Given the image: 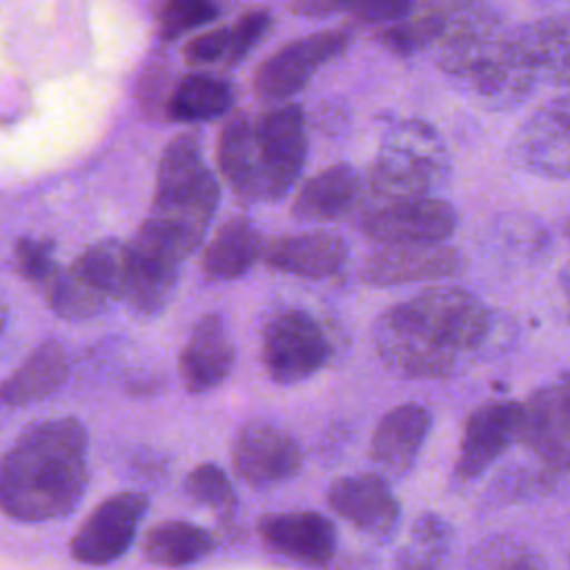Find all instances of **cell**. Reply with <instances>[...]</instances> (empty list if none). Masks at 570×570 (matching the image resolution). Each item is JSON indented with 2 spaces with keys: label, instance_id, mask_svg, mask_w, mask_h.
<instances>
[{
  "label": "cell",
  "instance_id": "d6986e66",
  "mask_svg": "<svg viewBox=\"0 0 570 570\" xmlns=\"http://www.w3.org/2000/svg\"><path fill=\"white\" fill-rule=\"evenodd\" d=\"M258 532L274 550L303 563L321 566L336 552L334 523L312 510L263 514Z\"/></svg>",
  "mask_w": 570,
  "mask_h": 570
},
{
  "label": "cell",
  "instance_id": "5bb4252c",
  "mask_svg": "<svg viewBox=\"0 0 570 570\" xmlns=\"http://www.w3.org/2000/svg\"><path fill=\"white\" fill-rule=\"evenodd\" d=\"M519 441L550 468H570V376L521 403Z\"/></svg>",
  "mask_w": 570,
  "mask_h": 570
},
{
  "label": "cell",
  "instance_id": "7c38bea8",
  "mask_svg": "<svg viewBox=\"0 0 570 570\" xmlns=\"http://www.w3.org/2000/svg\"><path fill=\"white\" fill-rule=\"evenodd\" d=\"M459 216L454 207L441 198L416 196L401 200H383L381 207L370 209L361 227L381 243H443L456 229Z\"/></svg>",
  "mask_w": 570,
  "mask_h": 570
},
{
  "label": "cell",
  "instance_id": "484cf974",
  "mask_svg": "<svg viewBox=\"0 0 570 570\" xmlns=\"http://www.w3.org/2000/svg\"><path fill=\"white\" fill-rule=\"evenodd\" d=\"M218 167L229 189L240 200H261L254 120L245 114H236L223 127L218 138Z\"/></svg>",
  "mask_w": 570,
  "mask_h": 570
},
{
  "label": "cell",
  "instance_id": "4316f807",
  "mask_svg": "<svg viewBox=\"0 0 570 570\" xmlns=\"http://www.w3.org/2000/svg\"><path fill=\"white\" fill-rule=\"evenodd\" d=\"M214 548V539L207 530L189 521H160L149 528L142 541V554L167 568H180L196 563Z\"/></svg>",
  "mask_w": 570,
  "mask_h": 570
},
{
  "label": "cell",
  "instance_id": "60d3db41",
  "mask_svg": "<svg viewBox=\"0 0 570 570\" xmlns=\"http://www.w3.org/2000/svg\"><path fill=\"white\" fill-rule=\"evenodd\" d=\"M566 236H568V238H570V220H568V223H566Z\"/></svg>",
  "mask_w": 570,
  "mask_h": 570
},
{
  "label": "cell",
  "instance_id": "9a60e30c",
  "mask_svg": "<svg viewBox=\"0 0 570 570\" xmlns=\"http://www.w3.org/2000/svg\"><path fill=\"white\" fill-rule=\"evenodd\" d=\"M461 267V254L445 243H390L365 258L361 276L370 285L387 287L448 278L459 274Z\"/></svg>",
  "mask_w": 570,
  "mask_h": 570
},
{
  "label": "cell",
  "instance_id": "1f68e13d",
  "mask_svg": "<svg viewBox=\"0 0 570 570\" xmlns=\"http://www.w3.org/2000/svg\"><path fill=\"white\" fill-rule=\"evenodd\" d=\"M13 267L16 272L33 283L38 289L47 292L56 283L58 274L62 272L56 263V252L53 243L49 238H33V236H22L13 245Z\"/></svg>",
  "mask_w": 570,
  "mask_h": 570
},
{
  "label": "cell",
  "instance_id": "3957f363",
  "mask_svg": "<svg viewBox=\"0 0 570 570\" xmlns=\"http://www.w3.org/2000/svg\"><path fill=\"white\" fill-rule=\"evenodd\" d=\"M218 196V183L200 156L196 136L180 134L165 147L158 160L147 220L189 256L216 214Z\"/></svg>",
  "mask_w": 570,
  "mask_h": 570
},
{
  "label": "cell",
  "instance_id": "836d02e7",
  "mask_svg": "<svg viewBox=\"0 0 570 570\" xmlns=\"http://www.w3.org/2000/svg\"><path fill=\"white\" fill-rule=\"evenodd\" d=\"M218 16V7L212 0L205 2H163L160 9V36L165 40L178 38Z\"/></svg>",
  "mask_w": 570,
  "mask_h": 570
},
{
  "label": "cell",
  "instance_id": "f1b7e54d",
  "mask_svg": "<svg viewBox=\"0 0 570 570\" xmlns=\"http://www.w3.org/2000/svg\"><path fill=\"white\" fill-rule=\"evenodd\" d=\"M416 0H292L289 9L298 16L350 13L365 24H390L414 9Z\"/></svg>",
  "mask_w": 570,
  "mask_h": 570
},
{
  "label": "cell",
  "instance_id": "cb8c5ba5",
  "mask_svg": "<svg viewBox=\"0 0 570 570\" xmlns=\"http://www.w3.org/2000/svg\"><path fill=\"white\" fill-rule=\"evenodd\" d=\"M514 36L539 82L570 87V16L525 24Z\"/></svg>",
  "mask_w": 570,
  "mask_h": 570
},
{
  "label": "cell",
  "instance_id": "8d00e7d4",
  "mask_svg": "<svg viewBox=\"0 0 570 570\" xmlns=\"http://www.w3.org/2000/svg\"><path fill=\"white\" fill-rule=\"evenodd\" d=\"M167 67L165 65H151V69L145 73V80L140 82V98H142V105L151 109H158L163 107L160 105V98L165 96V100H169V85H167Z\"/></svg>",
  "mask_w": 570,
  "mask_h": 570
},
{
  "label": "cell",
  "instance_id": "7a4b0ae2",
  "mask_svg": "<svg viewBox=\"0 0 570 570\" xmlns=\"http://www.w3.org/2000/svg\"><path fill=\"white\" fill-rule=\"evenodd\" d=\"M87 432L73 416L24 430L0 456V510L27 523L69 514L87 490Z\"/></svg>",
  "mask_w": 570,
  "mask_h": 570
},
{
  "label": "cell",
  "instance_id": "6da1fadb",
  "mask_svg": "<svg viewBox=\"0 0 570 570\" xmlns=\"http://www.w3.org/2000/svg\"><path fill=\"white\" fill-rule=\"evenodd\" d=\"M490 330L485 305L463 287H430L383 312L372 330L381 363L405 379L450 376Z\"/></svg>",
  "mask_w": 570,
  "mask_h": 570
},
{
  "label": "cell",
  "instance_id": "4dcf8cb0",
  "mask_svg": "<svg viewBox=\"0 0 570 570\" xmlns=\"http://www.w3.org/2000/svg\"><path fill=\"white\" fill-rule=\"evenodd\" d=\"M468 566L470 570H548L546 559L514 537H492L476 543Z\"/></svg>",
  "mask_w": 570,
  "mask_h": 570
},
{
  "label": "cell",
  "instance_id": "603a6c76",
  "mask_svg": "<svg viewBox=\"0 0 570 570\" xmlns=\"http://www.w3.org/2000/svg\"><path fill=\"white\" fill-rule=\"evenodd\" d=\"M69 374L65 347L58 341L40 343L2 383L0 403L29 405L53 394Z\"/></svg>",
  "mask_w": 570,
  "mask_h": 570
},
{
  "label": "cell",
  "instance_id": "d590c367",
  "mask_svg": "<svg viewBox=\"0 0 570 570\" xmlns=\"http://www.w3.org/2000/svg\"><path fill=\"white\" fill-rule=\"evenodd\" d=\"M227 47H229V29H223V27L212 29V31H205V33L191 38L185 45V60L191 67L212 65L216 60H225Z\"/></svg>",
  "mask_w": 570,
  "mask_h": 570
},
{
  "label": "cell",
  "instance_id": "ab89813d",
  "mask_svg": "<svg viewBox=\"0 0 570 570\" xmlns=\"http://www.w3.org/2000/svg\"><path fill=\"white\" fill-rule=\"evenodd\" d=\"M167 2H205V0H167Z\"/></svg>",
  "mask_w": 570,
  "mask_h": 570
},
{
  "label": "cell",
  "instance_id": "d4e9b609",
  "mask_svg": "<svg viewBox=\"0 0 570 570\" xmlns=\"http://www.w3.org/2000/svg\"><path fill=\"white\" fill-rule=\"evenodd\" d=\"M263 238L258 227L243 216H234L218 227L203 252V272L218 281H232L247 274L263 258Z\"/></svg>",
  "mask_w": 570,
  "mask_h": 570
},
{
  "label": "cell",
  "instance_id": "9c48e42d",
  "mask_svg": "<svg viewBox=\"0 0 570 570\" xmlns=\"http://www.w3.org/2000/svg\"><path fill=\"white\" fill-rule=\"evenodd\" d=\"M350 42L352 33L347 29H327L287 42L256 67V96L267 105L292 98L309 82L318 67L341 56Z\"/></svg>",
  "mask_w": 570,
  "mask_h": 570
},
{
  "label": "cell",
  "instance_id": "e0dca14e",
  "mask_svg": "<svg viewBox=\"0 0 570 570\" xmlns=\"http://www.w3.org/2000/svg\"><path fill=\"white\" fill-rule=\"evenodd\" d=\"M234 361L236 350L225 321L218 314H207L194 325L180 352L178 370L185 387L191 394H203L229 376Z\"/></svg>",
  "mask_w": 570,
  "mask_h": 570
},
{
  "label": "cell",
  "instance_id": "ac0fdd59",
  "mask_svg": "<svg viewBox=\"0 0 570 570\" xmlns=\"http://www.w3.org/2000/svg\"><path fill=\"white\" fill-rule=\"evenodd\" d=\"M332 510L354 528L385 537L399 521V501L381 474H354L332 483L327 492Z\"/></svg>",
  "mask_w": 570,
  "mask_h": 570
},
{
  "label": "cell",
  "instance_id": "4fadbf2b",
  "mask_svg": "<svg viewBox=\"0 0 570 570\" xmlns=\"http://www.w3.org/2000/svg\"><path fill=\"white\" fill-rule=\"evenodd\" d=\"M303 454L292 434L267 421L245 423L232 445V463L252 488H267L292 479Z\"/></svg>",
  "mask_w": 570,
  "mask_h": 570
},
{
  "label": "cell",
  "instance_id": "f35d334b",
  "mask_svg": "<svg viewBox=\"0 0 570 570\" xmlns=\"http://www.w3.org/2000/svg\"><path fill=\"white\" fill-rule=\"evenodd\" d=\"M4 325H7V305L0 301V334H2Z\"/></svg>",
  "mask_w": 570,
  "mask_h": 570
},
{
  "label": "cell",
  "instance_id": "30bf717a",
  "mask_svg": "<svg viewBox=\"0 0 570 570\" xmlns=\"http://www.w3.org/2000/svg\"><path fill=\"white\" fill-rule=\"evenodd\" d=\"M512 158L530 174L570 178V91L550 98L521 122Z\"/></svg>",
  "mask_w": 570,
  "mask_h": 570
},
{
  "label": "cell",
  "instance_id": "8992f818",
  "mask_svg": "<svg viewBox=\"0 0 570 570\" xmlns=\"http://www.w3.org/2000/svg\"><path fill=\"white\" fill-rule=\"evenodd\" d=\"M185 252L158 227L145 220L127 243L122 298L136 314L156 316L174 296Z\"/></svg>",
  "mask_w": 570,
  "mask_h": 570
},
{
  "label": "cell",
  "instance_id": "44dd1931",
  "mask_svg": "<svg viewBox=\"0 0 570 570\" xmlns=\"http://www.w3.org/2000/svg\"><path fill=\"white\" fill-rule=\"evenodd\" d=\"M267 267L303 278H325L336 274L347 261V245L338 234L316 229L272 238L263 247Z\"/></svg>",
  "mask_w": 570,
  "mask_h": 570
},
{
  "label": "cell",
  "instance_id": "ffe728a7",
  "mask_svg": "<svg viewBox=\"0 0 570 570\" xmlns=\"http://www.w3.org/2000/svg\"><path fill=\"white\" fill-rule=\"evenodd\" d=\"M428 430L430 414L419 403H403L383 414L370 443V459L381 476H403L414 465Z\"/></svg>",
  "mask_w": 570,
  "mask_h": 570
},
{
  "label": "cell",
  "instance_id": "5b68a950",
  "mask_svg": "<svg viewBox=\"0 0 570 570\" xmlns=\"http://www.w3.org/2000/svg\"><path fill=\"white\" fill-rule=\"evenodd\" d=\"M125 269L127 243L98 240L58 274L45 298L60 318L82 321L96 316L109 303L122 298Z\"/></svg>",
  "mask_w": 570,
  "mask_h": 570
},
{
  "label": "cell",
  "instance_id": "7402d4cb",
  "mask_svg": "<svg viewBox=\"0 0 570 570\" xmlns=\"http://www.w3.org/2000/svg\"><path fill=\"white\" fill-rule=\"evenodd\" d=\"M361 191V176L350 165H332L303 185L292 214L309 223L338 220L358 205Z\"/></svg>",
  "mask_w": 570,
  "mask_h": 570
},
{
  "label": "cell",
  "instance_id": "d6a6232c",
  "mask_svg": "<svg viewBox=\"0 0 570 570\" xmlns=\"http://www.w3.org/2000/svg\"><path fill=\"white\" fill-rule=\"evenodd\" d=\"M185 488L196 501H200V503H205V505H209L218 512L229 514L236 505L234 488H232L225 470L218 468L216 463L196 465L189 472V476L185 481Z\"/></svg>",
  "mask_w": 570,
  "mask_h": 570
},
{
  "label": "cell",
  "instance_id": "2e32d148",
  "mask_svg": "<svg viewBox=\"0 0 570 570\" xmlns=\"http://www.w3.org/2000/svg\"><path fill=\"white\" fill-rule=\"evenodd\" d=\"M521 403L490 401L476 407L463 430L454 472L463 481L483 474L514 441H519Z\"/></svg>",
  "mask_w": 570,
  "mask_h": 570
},
{
  "label": "cell",
  "instance_id": "83f0119b",
  "mask_svg": "<svg viewBox=\"0 0 570 570\" xmlns=\"http://www.w3.org/2000/svg\"><path fill=\"white\" fill-rule=\"evenodd\" d=\"M229 107L232 89L225 80L207 73H187L174 85L165 116L176 122H198L218 118Z\"/></svg>",
  "mask_w": 570,
  "mask_h": 570
},
{
  "label": "cell",
  "instance_id": "52a82bcc",
  "mask_svg": "<svg viewBox=\"0 0 570 570\" xmlns=\"http://www.w3.org/2000/svg\"><path fill=\"white\" fill-rule=\"evenodd\" d=\"M332 345L321 323L303 309L276 314L263 330L261 361L269 379L281 385L312 376L330 358Z\"/></svg>",
  "mask_w": 570,
  "mask_h": 570
},
{
  "label": "cell",
  "instance_id": "f546056e",
  "mask_svg": "<svg viewBox=\"0 0 570 570\" xmlns=\"http://www.w3.org/2000/svg\"><path fill=\"white\" fill-rule=\"evenodd\" d=\"M450 546V528L432 512L414 521L412 534L399 554V570H439Z\"/></svg>",
  "mask_w": 570,
  "mask_h": 570
},
{
  "label": "cell",
  "instance_id": "e575fe53",
  "mask_svg": "<svg viewBox=\"0 0 570 570\" xmlns=\"http://www.w3.org/2000/svg\"><path fill=\"white\" fill-rule=\"evenodd\" d=\"M269 24H272V18L265 9H254L243 13L236 20V24L229 27V47H227L225 62L227 65L240 62L254 49V45L267 33Z\"/></svg>",
  "mask_w": 570,
  "mask_h": 570
},
{
  "label": "cell",
  "instance_id": "ba28073f",
  "mask_svg": "<svg viewBox=\"0 0 570 570\" xmlns=\"http://www.w3.org/2000/svg\"><path fill=\"white\" fill-rule=\"evenodd\" d=\"M261 200L283 198L298 178L305 156V116L298 105H281L254 120Z\"/></svg>",
  "mask_w": 570,
  "mask_h": 570
},
{
  "label": "cell",
  "instance_id": "8fae6325",
  "mask_svg": "<svg viewBox=\"0 0 570 570\" xmlns=\"http://www.w3.org/2000/svg\"><path fill=\"white\" fill-rule=\"evenodd\" d=\"M147 505L142 492H120L98 503L71 537V557L89 566L120 559L131 548Z\"/></svg>",
  "mask_w": 570,
  "mask_h": 570
},
{
  "label": "cell",
  "instance_id": "277c9868",
  "mask_svg": "<svg viewBox=\"0 0 570 570\" xmlns=\"http://www.w3.org/2000/svg\"><path fill=\"white\" fill-rule=\"evenodd\" d=\"M445 169L448 151L439 131L423 120H401L387 129L367 187L381 200L430 196Z\"/></svg>",
  "mask_w": 570,
  "mask_h": 570
},
{
  "label": "cell",
  "instance_id": "74e56055",
  "mask_svg": "<svg viewBox=\"0 0 570 570\" xmlns=\"http://www.w3.org/2000/svg\"><path fill=\"white\" fill-rule=\"evenodd\" d=\"M559 285H561V294H563L566 309H568V316H570V263L561 269V274H559Z\"/></svg>",
  "mask_w": 570,
  "mask_h": 570
}]
</instances>
